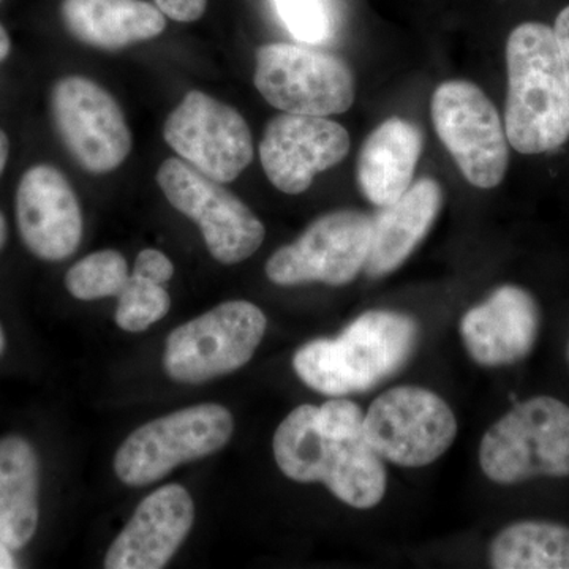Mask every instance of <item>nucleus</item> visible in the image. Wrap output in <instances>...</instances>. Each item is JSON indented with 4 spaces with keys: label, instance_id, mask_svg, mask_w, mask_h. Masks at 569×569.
Segmentation results:
<instances>
[{
    "label": "nucleus",
    "instance_id": "f257e3e1",
    "mask_svg": "<svg viewBox=\"0 0 569 569\" xmlns=\"http://www.w3.org/2000/svg\"><path fill=\"white\" fill-rule=\"evenodd\" d=\"M274 458L284 477L323 482L353 508L377 507L387 492L383 459L367 441L365 413L351 400L295 408L277 427Z\"/></svg>",
    "mask_w": 569,
    "mask_h": 569
},
{
    "label": "nucleus",
    "instance_id": "f03ea898",
    "mask_svg": "<svg viewBox=\"0 0 569 569\" xmlns=\"http://www.w3.org/2000/svg\"><path fill=\"white\" fill-rule=\"evenodd\" d=\"M507 66L509 146L526 156L561 148L569 140V84L553 29L518 26L508 39Z\"/></svg>",
    "mask_w": 569,
    "mask_h": 569
},
{
    "label": "nucleus",
    "instance_id": "7ed1b4c3",
    "mask_svg": "<svg viewBox=\"0 0 569 569\" xmlns=\"http://www.w3.org/2000/svg\"><path fill=\"white\" fill-rule=\"evenodd\" d=\"M418 325L388 310L356 318L336 339H317L296 351L293 367L307 387L325 396L365 392L395 376L413 353Z\"/></svg>",
    "mask_w": 569,
    "mask_h": 569
},
{
    "label": "nucleus",
    "instance_id": "20e7f679",
    "mask_svg": "<svg viewBox=\"0 0 569 569\" xmlns=\"http://www.w3.org/2000/svg\"><path fill=\"white\" fill-rule=\"evenodd\" d=\"M479 463L497 485L569 477V407L549 396L518 403L482 437Z\"/></svg>",
    "mask_w": 569,
    "mask_h": 569
},
{
    "label": "nucleus",
    "instance_id": "39448f33",
    "mask_svg": "<svg viewBox=\"0 0 569 569\" xmlns=\"http://www.w3.org/2000/svg\"><path fill=\"white\" fill-rule=\"evenodd\" d=\"M230 411L217 403L183 408L138 427L116 452L114 470L123 485L140 488L176 467L222 449L233 436Z\"/></svg>",
    "mask_w": 569,
    "mask_h": 569
},
{
    "label": "nucleus",
    "instance_id": "423d86ee",
    "mask_svg": "<svg viewBox=\"0 0 569 569\" xmlns=\"http://www.w3.org/2000/svg\"><path fill=\"white\" fill-rule=\"evenodd\" d=\"M253 82L266 102L291 114H343L356 99L353 71L343 59L299 44L258 48Z\"/></svg>",
    "mask_w": 569,
    "mask_h": 569
},
{
    "label": "nucleus",
    "instance_id": "0eeeda50",
    "mask_svg": "<svg viewBox=\"0 0 569 569\" xmlns=\"http://www.w3.org/2000/svg\"><path fill=\"white\" fill-rule=\"evenodd\" d=\"M266 328L260 307L247 301L223 302L171 332L164 370L179 383L189 385L228 376L252 359Z\"/></svg>",
    "mask_w": 569,
    "mask_h": 569
},
{
    "label": "nucleus",
    "instance_id": "6e6552de",
    "mask_svg": "<svg viewBox=\"0 0 569 569\" xmlns=\"http://www.w3.org/2000/svg\"><path fill=\"white\" fill-rule=\"evenodd\" d=\"M433 127L460 173L478 189H496L509 164V141L497 108L470 81L441 82L430 103Z\"/></svg>",
    "mask_w": 569,
    "mask_h": 569
},
{
    "label": "nucleus",
    "instance_id": "1a4fd4ad",
    "mask_svg": "<svg viewBox=\"0 0 569 569\" xmlns=\"http://www.w3.org/2000/svg\"><path fill=\"white\" fill-rule=\"evenodd\" d=\"M157 183L176 211L200 227L209 253L222 264H238L263 244L264 224L222 182L213 181L181 159H167Z\"/></svg>",
    "mask_w": 569,
    "mask_h": 569
},
{
    "label": "nucleus",
    "instance_id": "9d476101",
    "mask_svg": "<svg viewBox=\"0 0 569 569\" xmlns=\"http://www.w3.org/2000/svg\"><path fill=\"white\" fill-rule=\"evenodd\" d=\"M50 110L63 148L88 173H111L132 152V132L122 108L96 81L78 74L56 81Z\"/></svg>",
    "mask_w": 569,
    "mask_h": 569
},
{
    "label": "nucleus",
    "instance_id": "9b49d317",
    "mask_svg": "<svg viewBox=\"0 0 569 569\" xmlns=\"http://www.w3.org/2000/svg\"><path fill=\"white\" fill-rule=\"evenodd\" d=\"M366 438L381 459L426 467L455 443L458 421L436 392L419 387L388 389L365 415Z\"/></svg>",
    "mask_w": 569,
    "mask_h": 569
},
{
    "label": "nucleus",
    "instance_id": "f8f14e48",
    "mask_svg": "<svg viewBox=\"0 0 569 569\" xmlns=\"http://www.w3.org/2000/svg\"><path fill=\"white\" fill-rule=\"evenodd\" d=\"M373 219L353 209L318 217L291 244L266 263V276L280 287L320 282L342 287L365 271Z\"/></svg>",
    "mask_w": 569,
    "mask_h": 569
},
{
    "label": "nucleus",
    "instance_id": "ddd939ff",
    "mask_svg": "<svg viewBox=\"0 0 569 569\" xmlns=\"http://www.w3.org/2000/svg\"><path fill=\"white\" fill-rule=\"evenodd\" d=\"M167 144L213 181L233 182L253 160V138L241 112L201 91L186 93L163 123Z\"/></svg>",
    "mask_w": 569,
    "mask_h": 569
},
{
    "label": "nucleus",
    "instance_id": "4468645a",
    "mask_svg": "<svg viewBox=\"0 0 569 569\" xmlns=\"http://www.w3.org/2000/svg\"><path fill=\"white\" fill-rule=\"evenodd\" d=\"M346 127L318 116L277 114L266 126L260 159L277 190L305 193L317 174L346 160L350 152Z\"/></svg>",
    "mask_w": 569,
    "mask_h": 569
},
{
    "label": "nucleus",
    "instance_id": "2eb2a0df",
    "mask_svg": "<svg viewBox=\"0 0 569 569\" xmlns=\"http://www.w3.org/2000/svg\"><path fill=\"white\" fill-rule=\"evenodd\" d=\"M14 211L22 242L40 260L62 261L77 252L84 228L80 201L54 164H33L21 176Z\"/></svg>",
    "mask_w": 569,
    "mask_h": 569
},
{
    "label": "nucleus",
    "instance_id": "dca6fc26",
    "mask_svg": "<svg viewBox=\"0 0 569 569\" xmlns=\"http://www.w3.org/2000/svg\"><path fill=\"white\" fill-rule=\"evenodd\" d=\"M194 505L182 486L168 485L146 497L104 559L108 569H160L192 530Z\"/></svg>",
    "mask_w": 569,
    "mask_h": 569
},
{
    "label": "nucleus",
    "instance_id": "f3484780",
    "mask_svg": "<svg viewBox=\"0 0 569 569\" xmlns=\"http://www.w3.org/2000/svg\"><path fill=\"white\" fill-rule=\"evenodd\" d=\"M539 331V309L529 291L503 284L460 321L468 355L486 367L515 365L530 355Z\"/></svg>",
    "mask_w": 569,
    "mask_h": 569
},
{
    "label": "nucleus",
    "instance_id": "a211bd4d",
    "mask_svg": "<svg viewBox=\"0 0 569 569\" xmlns=\"http://www.w3.org/2000/svg\"><path fill=\"white\" fill-rule=\"evenodd\" d=\"M443 200L440 183L432 178H421L395 203L380 208V213L373 217L366 274L378 279L406 263L436 223Z\"/></svg>",
    "mask_w": 569,
    "mask_h": 569
},
{
    "label": "nucleus",
    "instance_id": "6ab92c4d",
    "mask_svg": "<svg viewBox=\"0 0 569 569\" xmlns=\"http://www.w3.org/2000/svg\"><path fill=\"white\" fill-rule=\"evenodd\" d=\"M425 138L419 127L389 118L367 137L358 156V186L377 208L395 203L413 183Z\"/></svg>",
    "mask_w": 569,
    "mask_h": 569
},
{
    "label": "nucleus",
    "instance_id": "aec40b11",
    "mask_svg": "<svg viewBox=\"0 0 569 569\" xmlns=\"http://www.w3.org/2000/svg\"><path fill=\"white\" fill-rule=\"evenodd\" d=\"M70 36L97 50L118 51L162 36L167 20L148 0H62Z\"/></svg>",
    "mask_w": 569,
    "mask_h": 569
},
{
    "label": "nucleus",
    "instance_id": "412c9836",
    "mask_svg": "<svg viewBox=\"0 0 569 569\" xmlns=\"http://www.w3.org/2000/svg\"><path fill=\"white\" fill-rule=\"evenodd\" d=\"M39 526V459L29 441L0 440V541L24 548Z\"/></svg>",
    "mask_w": 569,
    "mask_h": 569
},
{
    "label": "nucleus",
    "instance_id": "4be33fe9",
    "mask_svg": "<svg viewBox=\"0 0 569 569\" xmlns=\"http://www.w3.org/2000/svg\"><path fill=\"white\" fill-rule=\"evenodd\" d=\"M490 567L569 569V527L545 520L512 523L493 538Z\"/></svg>",
    "mask_w": 569,
    "mask_h": 569
},
{
    "label": "nucleus",
    "instance_id": "5701e85b",
    "mask_svg": "<svg viewBox=\"0 0 569 569\" xmlns=\"http://www.w3.org/2000/svg\"><path fill=\"white\" fill-rule=\"evenodd\" d=\"M129 266L118 250H100L74 263L66 276V287L80 301L119 296L129 280Z\"/></svg>",
    "mask_w": 569,
    "mask_h": 569
},
{
    "label": "nucleus",
    "instance_id": "b1692460",
    "mask_svg": "<svg viewBox=\"0 0 569 569\" xmlns=\"http://www.w3.org/2000/svg\"><path fill=\"white\" fill-rule=\"evenodd\" d=\"M116 323L123 331L141 332L167 316L171 298L163 284L153 283L142 277L130 276L118 296Z\"/></svg>",
    "mask_w": 569,
    "mask_h": 569
},
{
    "label": "nucleus",
    "instance_id": "393cba45",
    "mask_svg": "<svg viewBox=\"0 0 569 569\" xmlns=\"http://www.w3.org/2000/svg\"><path fill=\"white\" fill-rule=\"evenodd\" d=\"M280 20L296 40L326 43L335 33V20L326 0H272Z\"/></svg>",
    "mask_w": 569,
    "mask_h": 569
},
{
    "label": "nucleus",
    "instance_id": "a878e982",
    "mask_svg": "<svg viewBox=\"0 0 569 569\" xmlns=\"http://www.w3.org/2000/svg\"><path fill=\"white\" fill-rule=\"evenodd\" d=\"M133 274L153 283L164 284L174 276V266L167 254L156 249H146L134 261Z\"/></svg>",
    "mask_w": 569,
    "mask_h": 569
},
{
    "label": "nucleus",
    "instance_id": "bb28decb",
    "mask_svg": "<svg viewBox=\"0 0 569 569\" xmlns=\"http://www.w3.org/2000/svg\"><path fill=\"white\" fill-rule=\"evenodd\" d=\"M164 17L179 22H193L203 18L208 0H153Z\"/></svg>",
    "mask_w": 569,
    "mask_h": 569
},
{
    "label": "nucleus",
    "instance_id": "cd10ccee",
    "mask_svg": "<svg viewBox=\"0 0 569 569\" xmlns=\"http://www.w3.org/2000/svg\"><path fill=\"white\" fill-rule=\"evenodd\" d=\"M553 33H556L561 63H563L565 74H567L569 84V6L567 9L561 10L559 17H557Z\"/></svg>",
    "mask_w": 569,
    "mask_h": 569
},
{
    "label": "nucleus",
    "instance_id": "c85d7f7f",
    "mask_svg": "<svg viewBox=\"0 0 569 569\" xmlns=\"http://www.w3.org/2000/svg\"><path fill=\"white\" fill-rule=\"evenodd\" d=\"M10 159V140L7 133L0 129V176L6 171Z\"/></svg>",
    "mask_w": 569,
    "mask_h": 569
},
{
    "label": "nucleus",
    "instance_id": "c756f323",
    "mask_svg": "<svg viewBox=\"0 0 569 569\" xmlns=\"http://www.w3.org/2000/svg\"><path fill=\"white\" fill-rule=\"evenodd\" d=\"M11 52V39L10 33L0 24V63L6 62L9 59Z\"/></svg>",
    "mask_w": 569,
    "mask_h": 569
},
{
    "label": "nucleus",
    "instance_id": "7c9ffc66",
    "mask_svg": "<svg viewBox=\"0 0 569 569\" xmlns=\"http://www.w3.org/2000/svg\"><path fill=\"white\" fill-rule=\"evenodd\" d=\"M14 568V559L11 549L6 542L0 541V569Z\"/></svg>",
    "mask_w": 569,
    "mask_h": 569
},
{
    "label": "nucleus",
    "instance_id": "2f4dec72",
    "mask_svg": "<svg viewBox=\"0 0 569 569\" xmlns=\"http://www.w3.org/2000/svg\"><path fill=\"white\" fill-rule=\"evenodd\" d=\"M7 238H9V227H7L6 216L0 212V250L6 246Z\"/></svg>",
    "mask_w": 569,
    "mask_h": 569
},
{
    "label": "nucleus",
    "instance_id": "473e14b6",
    "mask_svg": "<svg viewBox=\"0 0 569 569\" xmlns=\"http://www.w3.org/2000/svg\"><path fill=\"white\" fill-rule=\"evenodd\" d=\"M3 348H6V337H3L2 328H0V355H2Z\"/></svg>",
    "mask_w": 569,
    "mask_h": 569
},
{
    "label": "nucleus",
    "instance_id": "72a5a7b5",
    "mask_svg": "<svg viewBox=\"0 0 569 569\" xmlns=\"http://www.w3.org/2000/svg\"><path fill=\"white\" fill-rule=\"evenodd\" d=\"M568 358H569V347H568Z\"/></svg>",
    "mask_w": 569,
    "mask_h": 569
},
{
    "label": "nucleus",
    "instance_id": "f704fd0d",
    "mask_svg": "<svg viewBox=\"0 0 569 569\" xmlns=\"http://www.w3.org/2000/svg\"><path fill=\"white\" fill-rule=\"evenodd\" d=\"M0 2H2V0H0Z\"/></svg>",
    "mask_w": 569,
    "mask_h": 569
}]
</instances>
